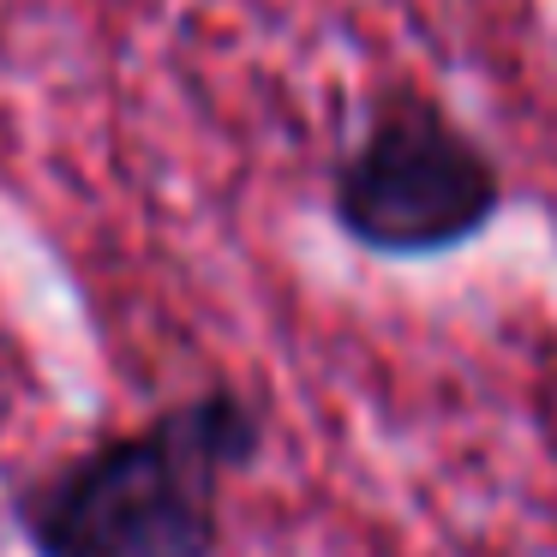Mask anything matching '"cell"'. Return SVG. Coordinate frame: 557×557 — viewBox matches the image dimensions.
<instances>
[{"mask_svg":"<svg viewBox=\"0 0 557 557\" xmlns=\"http://www.w3.org/2000/svg\"><path fill=\"white\" fill-rule=\"evenodd\" d=\"M258 449L252 401L205 389L54 468L18 497V521L37 557H216V480L252 468Z\"/></svg>","mask_w":557,"mask_h":557,"instance_id":"6da1fadb","label":"cell"},{"mask_svg":"<svg viewBox=\"0 0 557 557\" xmlns=\"http://www.w3.org/2000/svg\"><path fill=\"white\" fill-rule=\"evenodd\" d=\"M336 222L377 258H437L492 228L504 174L432 97L396 90L336 169Z\"/></svg>","mask_w":557,"mask_h":557,"instance_id":"7a4b0ae2","label":"cell"}]
</instances>
